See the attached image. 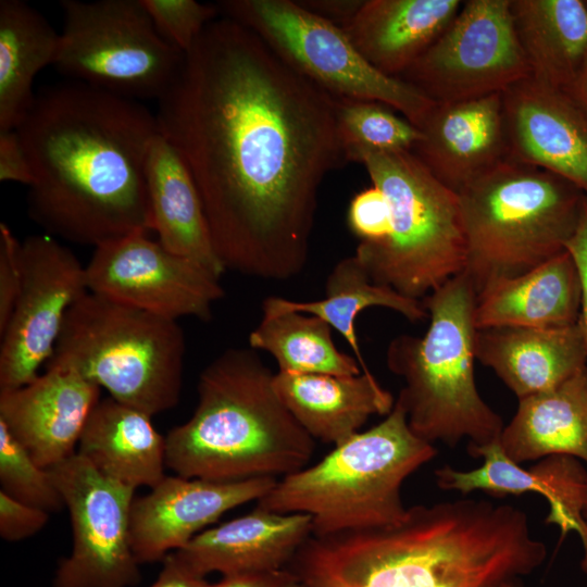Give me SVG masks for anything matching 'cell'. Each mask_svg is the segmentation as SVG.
<instances>
[{
  "label": "cell",
  "mask_w": 587,
  "mask_h": 587,
  "mask_svg": "<svg viewBox=\"0 0 587 587\" xmlns=\"http://www.w3.org/2000/svg\"><path fill=\"white\" fill-rule=\"evenodd\" d=\"M155 115L191 174L225 271L300 274L320 187L348 162L336 98L222 16L185 52Z\"/></svg>",
  "instance_id": "cell-1"
},
{
  "label": "cell",
  "mask_w": 587,
  "mask_h": 587,
  "mask_svg": "<svg viewBox=\"0 0 587 587\" xmlns=\"http://www.w3.org/2000/svg\"><path fill=\"white\" fill-rule=\"evenodd\" d=\"M15 130L33 173L27 212L47 235L97 247L153 232L147 160L160 130L141 102L78 82L51 86Z\"/></svg>",
  "instance_id": "cell-2"
},
{
  "label": "cell",
  "mask_w": 587,
  "mask_h": 587,
  "mask_svg": "<svg viewBox=\"0 0 587 587\" xmlns=\"http://www.w3.org/2000/svg\"><path fill=\"white\" fill-rule=\"evenodd\" d=\"M546 557L523 510L459 499L412 505L396 525L311 535L286 570L304 587H501Z\"/></svg>",
  "instance_id": "cell-3"
},
{
  "label": "cell",
  "mask_w": 587,
  "mask_h": 587,
  "mask_svg": "<svg viewBox=\"0 0 587 587\" xmlns=\"http://www.w3.org/2000/svg\"><path fill=\"white\" fill-rule=\"evenodd\" d=\"M275 373L251 348H230L201 372L198 403L166 439L176 475L218 482L286 476L308 466L315 440L274 385Z\"/></svg>",
  "instance_id": "cell-4"
},
{
  "label": "cell",
  "mask_w": 587,
  "mask_h": 587,
  "mask_svg": "<svg viewBox=\"0 0 587 587\" xmlns=\"http://www.w3.org/2000/svg\"><path fill=\"white\" fill-rule=\"evenodd\" d=\"M429 325L422 337L399 335L387 366L403 380L398 400L412 432L434 445L467 448L499 439L504 427L478 392L474 376L476 292L464 272L422 300Z\"/></svg>",
  "instance_id": "cell-5"
},
{
  "label": "cell",
  "mask_w": 587,
  "mask_h": 587,
  "mask_svg": "<svg viewBox=\"0 0 587 587\" xmlns=\"http://www.w3.org/2000/svg\"><path fill=\"white\" fill-rule=\"evenodd\" d=\"M436 454L434 445L412 432L396 399L382 422L278 479L257 505L310 515L314 536L396 525L408 513L403 482Z\"/></svg>",
  "instance_id": "cell-6"
},
{
  "label": "cell",
  "mask_w": 587,
  "mask_h": 587,
  "mask_svg": "<svg viewBox=\"0 0 587 587\" xmlns=\"http://www.w3.org/2000/svg\"><path fill=\"white\" fill-rule=\"evenodd\" d=\"M476 296L565 251L587 195L571 182L505 158L459 192Z\"/></svg>",
  "instance_id": "cell-7"
},
{
  "label": "cell",
  "mask_w": 587,
  "mask_h": 587,
  "mask_svg": "<svg viewBox=\"0 0 587 587\" xmlns=\"http://www.w3.org/2000/svg\"><path fill=\"white\" fill-rule=\"evenodd\" d=\"M349 161L364 165L390 209L388 237L358 243L353 253L372 282L421 300L464 271L467 243L455 191L411 150H359Z\"/></svg>",
  "instance_id": "cell-8"
},
{
  "label": "cell",
  "mask_w": 587,
  "mask_h": 587,
  "mask_svg": "<svg viewBox=\"0 0 587 587\" xmlns=\"http://www.w3.org/2000/svg\"><path fill=\"white\" fill-rule=\"evenodd\" d=\"M185 351L177 321L88 291L68 310L45 369L74 371L153 416L179 401Z\"/></svg>",
  "instance_id": "cell-9"
},
{
  "label": "cell",
  "mask_w": 587,
  "mask_h": 587,
  "mask_svg": "<svg viewBox=\"0 0 587 587\" xmlns=\"http://www.w3.org/2000/svg\"><path fill=\"white\" fill-rule=\"evenodd\" d=\"M220 14L255 33L288 65L337 99L380 102L417 128L433 105L400 78L375 68L344 29L290 0H227Z\"/></svg>",
  "instance_id": "cell-10"
},
{
  "label": "cell",
  "mask_w": 587,
  "mask_h": 587,
  "mask_svg": "<svg viewBox=\"0 0 587 587\" xmlns=\"http://www.w3.org/2000/svg\"><path fill=\"white\" fill-rule=\"evenodd\" d=\"M53 66L63 75L130 98L155 99L176 78L185 53L157 30L141 0H63Z\"/></svg>",
  "instance_id": "cell-11"
},
{
  "label": "cell",
  "mask_w": 587,
  "mask_h": 587,
  "mask_svg": "<svg viewBox=\"0 0 587 587\" xmlns=\"http://www.w3.org/2000/svg\"><path fill=\"white\" fill-rule=\"evenodd\" d=\"M530 75L511 0H469L399 78L445 103L499 93Z\"/></svg>",
  "instance_id": "cell-12"
},
{
  "label": "cell",
  "mask_w": 587,
  "mask_h": 587,
  "mask_svg": "<svg viewBox=\"0 0 587 587\" xmlns=\"http://www.w3.org/2000/svg\"><path fill=\"white\" fill-rule=\"evenodd\" d=\"M71 519L73 546L52 587H133L140 580L130 544L135 489L107 477L77 452L48 469Z\"/></svg>",
  "instance_id": "cell-13"
},
{
  "label": "cell",
  "mask_w": 587,
  "mask_h": 587,
  "mask_svg": "<svg viewBox=\"0 0 587 587\" xmlns=\"http://www.w3.org/2000/svg\"><path fill=\"white\" fill-rule=\"evenodd\" d=\"M22 287L0 333V390L22 387L50 360L72 305L88 290L86 266L49 235L21 241Z\"/></svg>",
  "instance_id": "cell-14"
},
{
  "label": "cell",
  "mask_w": 587,
  "mask_h": 587,
  "mask_svg": "<svg viewBox=\"0 0 587 587\" xmlns=\"http://www.w3.org/2000/svg\"><path fill=\"white\" fill-rule=\"evenodd\" d=\"M85 266L90 292L173 321H208L224 297L220 277L145 233L95 247Z\"/></svg>",
  "instance_id": "cell-15"
},
{
  "label": "cell",
  "mask_w": 587,
  "mask_h": 587,
  "mask_svg": "<svg viewBox=\"0 0 587 587\" xmlns=\"http://www.w3.org/2000/svg\"><path fill=\"white\" fill-rule=\"evenodd\" d=\"M278 478L255 477L218 482L165 476L151 491L135 497L130 512V544L139 562L163 560L227 511L260 500Z\"/></svg>",
  "instance_id": "cell-16"
},
{
  "label": "cell",
  "mask_w": 587,
  "mask_h": 587,
  "mask_svg": "<svg viewBox=\"0 0 587 587\" xmlns=\"http://www.w3.org/2000/svg\"><path fill=\"white\" fill-rule=\"evenodd\" d=\"M508 158L549 171L587 195V112L532 75L501 92Z\"/></svg>",
  "instance_id": "cell-17"
},
{
  "label": "cell",
  "mask_w": 587,
  "mask_h": 587,
  "mask_svg": "<svg viewBox=\"0 0 587 587\" xmlns=\"http://www.w3.org/2000/svg\"><path fill=\"white\" fill-rule=\"evenodd\" d=\"M101 388L71 370L45 369L30 383L0 390V421L43 469L77 452Z\"/></svg>",
  "instance_id": "cell-18"
},
{
  "label": "cell",
  "mask_w": 587,
  "mask_h": 587,
  "mask_svg": "<svg viewBox=\"0 0 587 587\" xmlns=\"http://www.w3.org/2000/svg\"><path fill=\"white\" fill-rule=\"evenodd\" d=\"M474 458H483L479 467L459 471L449 465L435 471L440 489L455 490L463 495L475 490L492 496H520L541 494L550 504L546 523L558 525L562 534L576 530L584 545L582 569L587 573V524L583 510L587 503V473L570 455H550L524 469L503 452L499 439L483 446L467 448Z\"/></svg>",
  "instance_id": "cell-19"
},
{
  "label": "cell",
  "mask_w": 587,
  "mask_h": 587,
  "mask_svg": "<svg viewBox=\"0 0 587 587\" xmlns=\"http://www.w3.org/2000/svg\"><path fill=\"white\" fill-rule=\"evenodd\" d=\"M419 129L411 151L457 193L508 158L501 92L435 102Z\"/></svg>",
  "instance_id": "cell-20"
},
{
  "label": "cell",
  "mask_w": 587,
  "mask_h": 587,
  "mask_svg": "<svg viewBox=\"0 0 587 587\" xmlns=\"http://www.w3.org/2000/svg\"><path fill=\"white\" fill-rule=\"evenodd\" d=\"M311 535L310 515L257 505L248 514L204 529L175 552L202 576L275 572L287 567Z\"/></svg>",
  "instance_id": "cell-21"
},
{
  "label": "cell",
  "mask_w": 587,
  "mask_h": 587,
  "mask_svg": "<svg viewBox=\"0 0 587 587\" xmlns=\"http://www.w3.org/2000/svg\"><path fill=\"white\" fill-rule=\"evenodd\" d=\"M475 357L519 400L551 390L587 367V347L578 322L553 328L476 329Z\"/></svg>",
  "instance_id": "cell-22"
},
{
  "label": "cell",
  "mask_w": 587,
  "mask_h": 587,
  "mask_svg": "<svg viewBox=\"0 0 587 587\" xmlns=\"http://www.w3.org/2000/svg\"><path fill=\"white\" fill-rule=\"evenodd\" d=\"M275 388L285 405L314 439L338 446L372 415H387L396 400L370 371L357 375L276 372Z\"/></svg>",
  "instance_id": "cell-23"
},
{
  "label": "cell",
  "mask_w": 587,
  "mask_h": 587,
  "mask_svg": "<svg viewBox=\"0 0 587 587\" xmlns=\"http://www.w3.org/2000/svg\"><path fill=\"white\" fill-rule=\"evenodd\" d=\"M459 0H366L344 29L382 73L399 78L458 14Z\"/></svg>",
  "instance_id": "cell-24"
},
{
  "label": "cell",
  "mask_w": 587,
  "mask_h": 587,
  "mask_svg": "<svg viewBox=\"0 0 587 587\" xmlns=\"http://www.w3.org/2000/svg\"><path fill=\"white\" fill-rule=\"evenodd\" d=\"M582 287L567 250L532 271L502 279L476 296V329L515 326L553 328L578 322Z\"/></svg>",
  "instance_id": "cell-25"
},
{
  "label": "cell",
  "mask_w": 587,
  "mask_h": 587,
  "mask_svg": "<svg viewBox=\"0 0 587 587\" xmlns=\"http://www.w3.org/2000/svg\"><path fill=\"white\" fill-rule=\"evenodd\" d=\"M151 419L110 396L100 399L85 425L77 453L107 477L134 489L153 488L166 476V439Z\"/></svg>",
  "instance_id": "cell-26"
},
{
  "label": "cell",
  "mask_w": 587,
  "mask_h": 587,
  "mask_svg": "<svg viewBox=\"0 0 587 587\" xmlns=\"http://www.w3.org/2000/svg\"><path fill=\"white\" fill-rule=\"evenodd\" d=\"M147 185L158 240L221 278L225 268L214 251L195 182L178 152L161 133L149 150Z\"/></svg>",
  "instance_id": "cell-27"
},
{
  "label": "cell",
  "mask_w": 587,
  "mask_h": 587,
  "mask_svg": "<svg viewBox=\"0 0 587 587\" xmlns=\"http://www.w3.org/2000/svg\"><path fill=\"white\" fill-rule=\"evenodd\" d=\"M499 442L517 464L558 454L587 463V367L551 390L520 399Z\"/></svg>",
  "instance_id": "cell-28"
},
{
  "label": "cell",
  "mask_w": 587,
  "mask_h": 587,
  "mask_svg": "<svg viewBox=\"0 0 587 587\" xmlns=\"http://www.w3.org/2000/svg\"><path fill=\"white\" fill-rule=\"evenodd\" d=\"M532 76L567 91L587 65V0H511Z\"/></svg>",
  "instance_id": "cell-29"
},
{
  "label": "cell",
  "mask_w": 587,
  "mask_h": 587,
  "mask_svg": "<svg viewBox=\"0 0 587 587\" xmlns=\"http://www.w3.org/2000/svg\"><path fill=\"white\" fill-rule=\"evenodd\" d=\"M373 307L392 310L412 323L428 319L422 300L407 298L372 282L354 254L342 258L334 265L325 282L323 299L296 301L267 297L262 302V315L294 311L322 319L347 341L362 371H369L358 341L355 321L360 313Z\"/></svg>",
  "instance_id": "cell-30"
},
{
  "label": "cell",
  "mask_w": 587,
  "mask_h": 587,
  "mask_svg": "<svg viewBox=\"0 0 587 587\" xmlns=\"http://www.w3.org/2000/svg\"><path fill=\"white\" fill-rule=\"evenodd\" d=\"M60 33L21 0L0 1V132L15 129L34 102L37 73L53 65Z\"/></svg>",
  "instance_id": "cell-31"
},
{
  "label": "cell",
  "mask_w": 587,
  "mask_h": 587,
  "mask_svg": "<svg viewBox=\"0 0 587 587\" xmlns=\"http://www.w3.org/2000/svg\"><path fill=\"white\" fill-rule=\"evenodd\" d=\"M333 328L322 319L286 311L262 315L248 336L249 348L274 358L277 372L294 374L357 375L362 372L355 357L340 351Z\"/></svg>",
  "instance_id": "cell-32"
},
{
  "label": "cell",
  "mask_w": 587,
  "mask_h": 587,
  "mask_svg": "<svg viewBox=\"0 0 587 587\" xmlns=\"http://www.w3.org/2000/svg\"><path fill=\"white\" fill-rule=\"evenodd\" d=\"M390 109L376 101L336 98L338 127L348 161L359 150H412L422 139L416 126Z\"/></svg>",
  "instance_id": "cell-33"
},
{
  "label": "cell",
  "mask_w": 587,
  "mask_h": 587,
  "mask_svg": "<svg viewBox=\"0 0 587 587\" xmlns=\"http://www.w3.org/2000/svg\"><path fill=\"white\" fill-rule=\"evenodd\" d=\"M0 485L8 496L49 513L65 507L50 471L35 462L1 421Z\"/></svg>",
  "instance_id": "cell-34"
},
{
  "label": "cell",
  "mask_w": 587,
  "mask_h": 587,
  "mask_svg": "<svg viewBox=\"0 0 587 587\" xmlns=\"http://www.w3.org/2000/svg\"><path fill=\"white\" fill-rule=\"evenodd\" d=\"M141 3L160 35L184 53L220 14L217 4L195 0H141Z\"/></svg>",
  "instance_id": "cell-35"
},
{
  "label": "cell",
  "mask_w": 587,
  "mask_h": 587,
  "mask_svg": "<svg viewBox=\"0 0 587 587\" xmlns=\"http://www.w3.org/2000/svg\"><path fill=\"white\" fill-rule=\"evenodd\" d=\"M347 220L359 243L384 241L390 232V209L386 196L373 185L360 191L349 204Z\"/></svg>",
  "instance_id": "cell-36"
},
{
  "label": "cell",
  "mask_w": 587,
  "mask_h": 587,
  "mask_svg": "<svg viewBox=\"0 0 587 587\" xmlns=\"http://www.w3.org/2000/svg\"><path fill=\"white\" fill-rule=\"evenodd\" d=\"M21 241L0 223V333L5 328L22 287Z\"/></svg>",
  "instance_id": "cell-37"
},
{
  "label": "cell",
  "mask_w": 587,
  "mask_h": 587,
  "mask_svg": "<svg viewBox=\"0 0 587 587\" xmlns=\"http://www.w3.org/2000/svg\"><path fill=\"white\" fill-rule=\"evenodd\" d=\"M49 521V512L23 503L0 490V536L20 541L37 534Z\"/></svg>",
  "instance_id": "cell-38"
},
{
  "label": "cell",
  "mask_w": 587,
  "mask_h": 587,
  "mask_svg": "<svg viewBox=\"0 0 587 587\" xmlns=\"http://www.w3.org/2000/svg\"><path fill=\"white\" fill-rule=\"evenodd\" d=\"M0 180L28 187L33 183V173L15 129L0 132Z\"/></svg>",
  "instance_id": "cell-39"
},
{
  "label": "cell",
  "mask_w": 587,
  "mask_h": 587,
  "mask_svg": "<svg viewBox=\"0 0 587 587\" xmlns=\"http://www.w3.org/2000/svg\"><path fill=\"white\" fill-rule=\"evenodd\" d=\"M572 255L580 279L582 298L578 324L587 347V199L578 226L565 245Z\"/></svg>",
  "instance_id": "cell-40"
},
{
  "label": "cell",
  "mask_w": 587,
  "mask_h": 587,
  "mask_svg": "<svg viewBox=\"0 0 587 587\" xmlns=\"http://www.w3.org/2000/svg\"><path fill=\"white\" fill-rule=\"evenodd\" d=\"M162 569L155 582L149 587H209L210 583L189 567L175 551L163 560Z\"/></svg>",
  "instance_id": "cell-41"
},
{
  "label": "cell",
  "mask_w": 587,
  "mask_h": 587,
  "mask_svg": "<svg viewBox=\"0 0 587 587\" xmlns=\"http://www.w3.org/2000/svg\"><path fill=\"white\" fill-rule=\"evenodd\" d=\"M298 2L310 12L345 29L357 15L364 0H303Z\"/></svg>",
  "instance_id": "cell-42"
},
{
  "label": "cell",
  "mask_w": 587,
  "mask_h": 587,
  "mask_svg": "<svg viewBox=\"0 0 587 587\" xmlns=\"http://www.w3.org/2000/svg\"><path fill=\"white\" fill-rule=\"evenodd\" d=\"M287 570L275 572L238 573L223 575V578L209 587H280Z\"/></svg>",
  "instance_id": "cell-43"
},
{
  "label": "cell",
  "mask_w": 587,
  "mask_h": 587,
  "mask_svg": "<svg viewBox=\"0 0 587 587\" xmlns=\"http://www.w3.org/2000/svg\"><path fill=\"white\" fill-rule=\"evenodd\" d=\"M566 92L587 112V65Z\"/></svg>",
  "instance_id": "cell-44"
},
{
  "label": "cell",
  "mask_w": 587,
  "mask_h": 587,
  "mask_svg": "<svg viewBox=\"0 0 587 587\" xmlns=\"http://www.w3.org/2000/svg\"><path fill=\"white\" fill-rule=\"evenodd\" d=\"M287 576L280 587H304L288 570Z\"/></svg>",
  "instance_id": "cell-45"
},
{
  "label": "cell",
  "mask_w": 587,
  "mask_h": 587,
  "mask_svg": "<svg viewBox=\"0 0 587 587\" xmlns=\"http://www.w3.org/2000/svg\"><path fill=\"white\" fill-rule=\"evenodd\" d=\"M501 587H524L520 579H514L505 583Z\"/></svg>",
  "instance_id": "cell-46"
},
{
  "label": "cell",
  "mask_w": 587,
  "mask_h": 587,
  "mask_svg": "<svg viewBox=\"0 0 587 587\" xmlns=\"http://www.w3.org/2000/svg\"><path fill=\"white\" fill-rule=\"evenodd\" d=\"M583 517H584V520H585V522L587 524V503L585 504V508L583 510Z\"/></svg>",
  "instance_id": "cell-47"
}]
</instances>
